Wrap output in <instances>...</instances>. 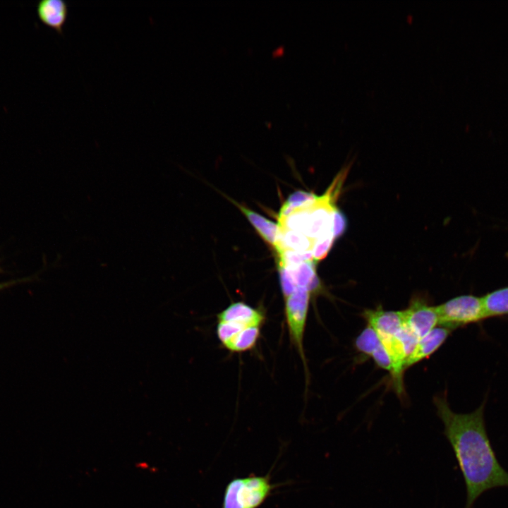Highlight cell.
I'll return each instance as SVG.
<instances>
[{
    "mask_svg": "<svg viewBox=\"0 0 508 508\" xmlns=\"http://www.w3.org/2000/svg\"><path fill=\"white\" fill-rule=\"evenodd\" d=\"M433 401L464 477V508H472L476 500L490 489L508 488V472L500 464L487 433L485 401L466 413L452 411L445 394L435 396Z\"/></svg>",
    "mask_w": 508,
    "mask_h": 508,
    "instance_id": "cell-1",
    "label": "cell"
},
{
    "mask_svg": "<svg viewBox=\"0 0 508 508\" xmlns=\"http://www.w3.org/2000/svg\"><path fill=\"white\" fill-rule=\"evenodd\" d=\"M277 487L270 473L235 478L226 486L222 508H258Z\"/></svg>",
    "mask_w": 508,
    "mask_h": 508,
    "instance_id": "cell-2",
    "label": "cell"
},
{
    "mask_svg": "<svg viewBox=\"0 0 508 508\" xmlns=\"http://www.w3.org/2000/svg\"><path fill=\"white\" fill-rule=\"evenodd\" d=\"M439 325L450 329L485 320L480 297L464 294L435 306Z\"/></svg>",
    "mask_w": 508,
    "mask_h": 508,
    "instance_id": "cell-3",
    "label": "cell"
},
{
    "mask_svg": "<svg viewBox=\"0 0 508 508\" xmlns=\"http://www.w3.org/2000/svg\"><path fill=\"white\" fill-rule=\"evenodd\" d=\"M310 297L311 294L309 291L299 289L284 298V313L289 338L298 351L306 371L307 365L303 348V338Z\"/></svg>",
    "mask_w": 508,
    "mask_h": 508,
    "instance_id": "cell-4",
    "label": "cell"
},
{
    "mask_svg": "<svg viewBox=\"0 0 508 508\" xmlns=\"http://www.w3.org/2000/svg\"><path fill=\"white\" fill-rule=\"evenodd\" d=\"M402 311L404 325L418 339L439 325L435 306L428 305L423 298H413L408 308Z\"/></svg>",
    "mask_w": 508,
    "mask_h": 508,
    "instance_id": "cell-5",
    "label": "cell"
},
{
    "mask_svg": "<svg viewBox=\"0 0 508 508\" xmlns=\"http://www.w3.org/2000/svg\"><path fill=\"white\" fill-rule=\"evenodd\" d=\"M362 317L375 330L380 340L397 335L404 326L402 310H385L377 307L364 310Z\"/></svg>",
    "mask_w": 508,
    "mask_h": 508,
    "instance_id": "cell-6",
    "label": "cell"
},
{
    "mask_svg": "<svg viewBox=\"0 0 508 508\" xmlns=\"http://www.w3.org/2000/svg\"><path fill=\"white\" fill-rule=\"evenodd\" d=\"M452 331V329L445 326L435 327L420 339L412 353L407 358L404 370L434 353L446 341Z\"/></svg>",
    "mask_w": 508,
    "mask_h": 508,
    "instance_id": "cell-7",
    "label": "cell"
},
{
    "mask_svg": "<svg viewBox=\"0 0 508 508\" xmlns=\"http://www.w3.org/2000/svg\"><path fill=\"white\" fill-rule=\"evenodd\" d=\"M40 20L47 27L63 35L68 16V4L64 0H41L36 5Z\"/></svg>",
    "mask_w": 508,
    "mask_h": 508,
    "instance_id": "cell-8",
    "label": "cell"
},
{
    "mask_svg": "<svg viewBox=\"0 0 508 508\" xmlns=\"http://www.w3.org/2000/svg\"><path fill=\"white\" fill-rule=\"evenodd\" d=\"M265 318L264 310L242 301L231 303L217 315V322H238L261 327L265 323Z\"/></svg>",
    "mask_w": 508,
    "mask_h": 508,
    "instance_id": "cell-9",
    "label": "cell"
},
{
    "mask_svg": "<svg viewBox=\"0 0 508 508\" xmlns=\"http://www.w3.org/2000/svg\"><path fill=\"white\" fill-rule=\"evenodd\" d=\"M286 269L289 272L296 290L303 289L312 294L320 289V282L313 261H305L293 268Z\"/></svg>",
    "mask_w": 508,
    "mask_h": 508,
    "instance_id": "cell-10",
    "label": "cell"
},
{
    "mask_svg": "<svg viewBox=\"0 0 508 508\" xmlns=\"http://www.w3.org/2000/svg\"><path fill=\"white\" fill-rule=\"evenodd\" d=\"M485 319L508 316V286L480 297Z\"/></svg>",
    "mask_w": 508,
    "mask_h": 508,
    "instance_id": "cell-11",
    "label": "cell"
},
{
    "mask_svg": "<svg viewBox=\"0 0 508 508\" xmlns=\"http://www.w3.org/2000/svg\"><path fill=\"white\" fill-rule=\"evenodd\" d=\"M313 242L303 234L278 228L274 248L277 253L292 250L299 253L312 252Z\"/></svg>",
    "mask_w": 508,
    "mask_h": 508,
    "instance_id": "cell-12",
    "label": "cell"
},
{
    "mask_svg": "<svg viewBox=\"0 0 508 508\" xmlns=\"http://www.w3.org/2000/svg\"><path fill=\"white\" fill-rule=\"evenodd\" d=\"M238 206L265 241L274 248L278 232V224L244 206L241 205H238Z\"/></svg>",
    "mask_w": 508,
    "mask_h": 508,
    "instance_id": "cell-13",
    "label": "cell"
},
{
    "mask_svg": "<svg viewBox=\"0 0 508 508\" xmlns=\"http://www.w3.org/2000/svg\"><path fill=\"white\" fill-rule=\"evenodd\" d=\"M260 326L250 327L236 334L224 347L233 353L252 350L257 344L261 332Z\"/></svg>",
    "mask_w": 508,
    "mask_h": 508,
    "instance_id": "cell-14",
    "label": "cell"
},
{
    "mask_svg": "<svg viewBox=\"0 0 508 508\" xmlns=\"http://www.w3.org/2000/svg\"><path fill=\"white\" fill-rule=\"evenodd\" d=\"M354 346L361 354L371 357L381 344V340L375 330L369 325L361 331L354 341Z\"/></svg>",
    "mask_w": 508,
    "mask_h": 508,
    "instance_id": "cell-15",
    "label": "cell"
},
{
    "mask_svg": "<svg viewBox=\"0 0 508 508\" xmlns=\"http://www.w3.org/2000/svg\"><path fill=\"white\" fill-rule=\"evenodd\" d=\"M317 197L315 194L310 192L298 190L293 193L282 207L279 217H285L292 211L312 202Z\"/></svg>",
    "mask_w": 508,
    "mask_h": 508,
    "instance_id": "cell-16",
    "label": "cell"
},
{
    "mask_svg": "<svg viewBox=\"0 0 508 508\" xmlns=\"http://www.w3.org/2000/svg\"><path fill=\"white\" fill-rule=\"evenodd\" d=\"M335 238L333 234L325 235L313 243L312 253L314 261L324 259L331 249Z\"/></svg>",
    "mask_w": 508,
    "mask_h": 508,
    "instance_id": "cell-17",
    "label": "cell"
},
{
    "mask_svg": "<svg viewBox=\"0 0 508 508\" xmlns=\"http://www.w3.org/2000/svg\"><path fill=\"white\" fill-rule=\"evenodd\" d=\"M371 358L377 367L387 370L392 375L394 372V364L389 353L382 342L378 348L373 352Z\"/></svg>",
    "mask_w": 508,
    "mask_h": 508,
    "instance_id": "cell-18",
    "label": "cell"
},
{
    "mask_svg": "<svg viewBox=\"0 0 508 508\" xmlns=\"http://www.w3.org/2000/svg\"><path fill=\"white\" fill-rule=\"evenodd\" d=\"M347 226V220L343 212L337 207L332 214V229L335 238L341 236Z\"/></svg>",
    "mask_w": 508,
    "mask_h": 508,
    "instance_id": "cell-19",
    "label": "cell"
},
{
    "mask_svg": "<svg viewBox=\"0 0 508 508\" xmlns=\"http://www.w3.org/2000/svg\"><path fill=\"white\" fill-rule=\"evenodd\" d=\"M29 280L28 278H24V279H15V280H10L4 282H0V291L11 287L12 286H14L18 283H21L23 282H28Z\"/></svg>",
    "mask_w": 508,
    "mask_h": 508,
    "instance_id": "cell-20",
    "label": "cell"
},
{
    "mask_svg": "<svg viewBox=\"0 0 508 508\" xmlns=\"http://www.w3.org/2000/svg\"><path fill=\"white\" fill-rule=\"evenodd\" d=\"M4 272L3 269H2V268L1 267V266H0V274H1V273H4Z\"/></svg>",
    "mask_w": 508,
    "mask_h": 508,
    "instance_id": "cell-21",
    "label": "cell"
}]
</instances>
